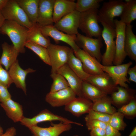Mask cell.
Listing matches in <instances>:
<instances>
[{
	"label": "cell",
	"mask_w": 136,
	"mask_h": 136,
	"mask_svg": "<svg viewBox=\"0 0 136 136\" xmlns=\"http://www.w3.org/2000/svg\"><path fill=\"white\" fill-rule=\"evenodd\" d=\"M28 29L13 21L5 20L0 29V33L8 36L15 48L19 53L25 51Z\"/></svg>",
	"instance_id": "1"
},
{
	"label": "cell",
	"mask_w": 136,
	"mask_h": 136,
	"mask_svg": "<svg viewBox=\"0 0 136 136\" xmlns=\"http://www.w3.org/2000/svg\"><path fill=\"white\" fill-rule=\"evenodd\" d=\"M98 9H94L80 13L79 28L86 36L101 37L103 29L98 24Z\"/></svg>",
	"instance_id": "2"
},
{
	"label": "cell",
	"mask_w": 136,
	"mask_h": 136,
	"mask_svg": "<svg viewBox=\"0 0 136 136\" xmlns=\"http://www.w3.org/2000/svg\"><path fill=\"white\" fill-rule=\"evenodd\" d=\"M125 3L121 0H110L105 2L98 11L99 22L115 28L114 18L120 17Z\"/></svg>",
	"instance_id": "3"
},
{
	"label": "cell",
	"mask_w": 136,
	"mask_h": 136,
	"mask_svg": "<svg viewBox=\"0 0 136 136\" xmlns=\"http://www.w3.org/2000/svg\"><path fill=\"white\" fill-rule=\"evenodd\" d=\"M1 11L6 20L14 21L28 29L33 25L16 0H8Z\"/></svg>",
	"instance_id": "4"
},
{
	"label": "cell",
	"mask_w": 136,
	"mask_h": 136,
	"mask_svg": "<svg viewBox=\"0 0 136 136\" xmlns=\"http://www.w3.org/2000/svg\"><path fill=\"white\" fill-rule=\"evenodd\" d=\"M103 29L101 37L106 45L105 52L102 55V64L105 66L113 65L115 53L116 32L115 28L103 23H101Z\"/></svg>",
	"instance_id": "5"
},
{
	"label": "cell",
	"mask_w": 136,
	"mask_h": 136,
	"mask_svg": "<svg viewBox=\"0 0 136 136\" xmlns=\"http://www.w3.org/2000/svg\"><path fill=\"white\" fill-rule=\"evenodd\" d=\"M101 37L95 38L90 37L78 33L75 41L80 48L95 58L99 62L101 61L102 55L100 50L103 46Z\"/></svg>",
	"instance_id": "6"
},
{
	"label": "cell",
	"mask_w": 136,
	"mask_h": 136,
	"mask_svg": "<svg viewBox=\"0 0 136 136\" xmlns=\"http://www.w3.org/2000/svg\"><path fill=\"white\" fill-rule=\"evenodd\" d=\"M47 48L51 67V73H56L59 69L67 63L71 48L51 43Z\"/></svg>",
	"instance_id": "7"
},
{
	"label": "cell",
	"mask_w": 136,
	"mask_h": 136,
	"mask_svg": "<svg viewBox=\"0 0 136 136\" xmlns=\"http://www.w3.org/2000/svg\"><path fill=\"white\" fill-rule=\"evenodd\" d=\"M58 121L64 123L74 124L82 126L80 123L74 122L67 118L52 113L47 109H45L33 117L28 118L24 116L20 121L21 124L28 128L37 125L39 123L46 121Z\"/></svg>",
	"instance_id": "8"
},
{
	"label": "cell",
	"mask_w": 136,
	"mask_h": 136,
	"mask_svg": "<svg viewBox=\"0 0 136 136\" xmlns=\"http://www.w3.org/2000/svg\"><path fill=\"white\" fill-rule=\"evenodd\" d=\"M132 62L130 61L124 64L102 67L103 71L107 73L111 78L115 84L116 85L126 88H128L127 82H130L127 78V71Z\"/></svg>",
	"instance_id": "9"
},
{
	"label": "cell",
	"mask_w": 136,
	"mask_h": 136,
	"mask_svg": "<svg viewBox=\"0 0 136 136\" xmlns=\"http://www.w3.org/2000/svg\"><path fill=\"white\" fill-rule=\"evenodd\" d=\"M116 32L115 54L113 62L114 65L122 64L126 56L124 49L126 25L120 20H114Z\"/></svg>",
	"instance_id": "10"
},
{
	"label": "cell",
	"mask_w": 136,
	"mask_h": 136,
	"mask_svg": "<svg viewBox=\"0 0 136 136\" xmlns=\"http://www.w3.org/2000/svg\"><path fill=\"white\" fill-rule=\"evenodd\" d=\"M80 13L75 10L63 17L54 25L58 30L67 34L76 36L79 33Z\"/></svg>",
	"instance_id": "11"
},
{
	"label": "cell",
	"mask_w": 136,
	"mask_h": 136,
	"mask_svg": "<svg viewBox=\"0 0 136 136\" xmlns=\"http://www.w3.org/2000/svg\"><path fill=\"white\" fill-rule=\"evenodd\" d=\"M42 32L46 37H49L52 38L56 43L62 41L70 45L74 51L79 48L75 41L76 36H72L64 33L56 28L54 25L41 26Z\"/></svg>",
	"instance_id": "12"
},
{
	"label": "cell",
	"mask_w": 136,
	"mask_h": 136,
	"mask_svg": "<svg viewBox=\"0 0 136 136\" xmlns=\"http://www.w3.org/2000/svg\"><path fill=\"white\" fill-rule=\"evenodd\" d=\"M74 52L75 56L81 62L83 69L87 73L91 75H95L104 73L102 69V64L82 49L79 48Z\"/></svg>",
	"instance_id": "13"
},
{
	"label": "cell",
	"mask_w": 136,
	"mask_h": 136,
	"mask_svg": "<svg viewBox=\"0 0 136 136\" xmlns=\"http://www.w3.org/2000/svg\"><path fill=\"white\" fill-rule=\"evenodd\" d=\"M76 95L69 87L56 92H49L46 95V102L53 107L64 106L76 97Z\"/></svg>",
	"instance_id": "14"
},
{
	"label": "cell",
	"mask_w": 136,
	"mask_h": 136,
	"mask_svg": "<svg viewBox=\"0 0 136 136\" xmlns=\"http://www.w3.org/2000/svg\"><path fill=\"white\" fill-rule=\"evenodd\" d=\"M51 126L43 127L37 125L28 128L35 136H59L64 132L70 130L72 124L62 122L57 124L52 123Z\"/></svg>",
	"instance_id": "15"
},
{
	"label": "cell",
	"mask_w": 136,
	"mask_h": 136,
	"mask_svg": "<svg viewBox=\"0 0 136 136\" xmlns=\"http://www.w3.org/2000/svg\"><path fill=\"white\" fill-rule=\"evenodd\" d=\"M93 85L107 95H111L117 90L116 85L110 77L106 73L91 75L86 81Z\"/></svg>",
	"instance_id": "16"
},
{
	"label": "cell",
	"mask_w": 136,
	"mask_h": 136,
	"mask_svg": "<svg viewBox=\"0 0 136 136\" xmlns=\"http://www.w3.org/2000/svg\"><path fill=\"white\" fill-rule=\"evenodd\" d=\"M35 71L36 70L30 68L25 70L22 69L20 66L17 60L10 66L8 72L13 83L15 84L17 87L22 89L26 94V76L28 73Z\"/></svg>",
	"instance_id": "17"
},
{
	"label": "cell",
	"mask_w": 136,
	"mask_h": 136,
	"mask_svg": "<svg viewBox=\"0 0 136 136\" xmlns=\"http://www.w3.org/2000/svg\"><path fill=\"white\" fill-rule=\"evenodd\" d=\"M55 0H39L37 22L41 26L53 25V16Z\"/></svg>",
	"instance_id": "18"
},
{
	"label": "cell",
	"mask_w": 136,
	"mask_h": 136,
	"mask_svg": "<svg viewBox=\"0 0 136 136\" xmlns=\"http://www.w3.org/2000/svg\"><path fill=\"white\" fill-rule=\"evenodd\" d=\"M93 104L92 101L85 98L76 97L65 106L64 109L79 117L92 110Z\"/></svg>",
	"instance_id": "19"
},
{
	"label": "cell",
	"mask_w": 136,
	"mask_h": 136,
	"mask_svg": "<svg viewBox=\"0 0 136 136\" xmlns=\"http://www.w3.org/2000/svg\"><path fill=\"white\" fill-rule=\"evenodd\" d=\"M56 73L61 74L64 78L69 87L76 96L82 97V88L83 81L73 72L67 63L59 69Z\"/></svg>",
	"instance_id": "20"
},
{
	"label": "cell",
	"mask_w": 136,
	"mask_h": 136,
	"mask_svg": "<svg viewBox=\"0 0 136 136\" xmlns=\"http://www.w3.org/2000/svg\"><path fill=\"white\" fill-rule=\"evenodd\" d=\"M135 94V89L118 86L117 90L111 95L112 105L119 109L136 97Z\"/></svg>",
	"instance_id": "21"
},
{
	"label": "cell",
	"mask_w": 136,
	"mask_h": 136,
	"mask_svg": "<svg viewBox=\"0 0 136 136\" xmlns=\"http://www.w3.org/2000/svg\"><path fill=\"white\" fill-rule=\"evenodd\" d=\"M76 5V2L74 0H55L53 16L54 23L75 10Z\"/></svg>",
	"instance_id": "22"
},
{
	"label": "cell",
	"mask_w": 136,
	"mask_h": 136,
	"mask_svg": "<svg viewBox=\"0 0 136 136\" xmlns=\"http://www.w3.org/2000/svg\"><path fill=\"white\" fill-rule=\"evenodd\" d=\"M8 117L14 123L20 122L24 117L23 107L19 103L11 98L0 103Z\"/></svg>",
	"instance_id": "23"
},
{
	"label": "cell",
	"mask_w": 136,
	"mask_h": 136,
	"mask_svg": "<svg viewBox=\"0 0 136 136\" xmlns=\"http://www.w3.org/2000/svg\"><path fill=\"white\" fill-rule=\"evenodd\" d=\"M2 53L0 59V64L3 65L7 71L17 59L19 53L13 44L4 42L2 45Z\"/></svg>",
	"instance_id": "24"
},
{
	"label": "cell",
	"mask_w": 136,
	"mask_h": 136,
	"mask_svg": "<svg viewBox=\"0 0 136 136\" xmlns=\"http://www.w3.org/2000/svg\"><path fill=\"white\" fill-rule=\"evenodd\" d=\"M41 27L36 22L33 24L31 28L28 29L26 42L36 44L47 48L51 43L50 41L43 34Z\"/></svg>",
	"instance_id": "25"
},
{
	"label": "cell",
	"mask_w": 136,
	"mask_h": 136,
	"mask_svg": "<svg viewBox=\"0 0 136 136\" xmlns=\"http://www.w3.org/2000/svg\"><path fill=\"white\" fill-rule=\"evenodd\" d=\"M131 24L126 25L124 41V49L126 56L136 61V36L132 30Z\"/></svg>",
	"instance_id": "26"
},
{
	"label": "cell",
	"mask_w": 136,
	"mask_h": 136,
	"mask_svg": "<svg viewBox=\"0 0 136 136\" xmlns=\"http://www.w3.org/2000/svg\"><path fill=\"white\" fill-rule=\"evenodd\" d=\"M30 21L33 24L37 22L39 0H16Z\"/></svg>",
	"instance_id": "27"
},
{
	"label": "cell",
	"mask_w": 136,
	"mask_h": 136,
	"mask_svg": "<svg viewBox=\"0 0 136 136\" xmlns=\"http://www.w3.org/2000/svg\"><path fill=\"white\" fill-rule=\"evenodd\" d=\"M82 97L92 102L108 95L96 87L86 81H83L82 88Z\"/></svg>",
	"instance_id": "28"
},
{
	"label": "cell",
	"mask_w": 136,
	"mask_h": 136,
	"mask_svg": "<svg viewBox=\"0 0 136 136\" xmlns=\"http://www.w3.org/2000/svg\"><path fill=\"white\" fill-rule=\"evenodd\" d=\"M67 63L73 72L83 81H86L91 76L85 71L81 62L75 56L72 48Z\"/></svg>",
	"instance_id": "29"
},
{
	"label": "cell",
	"mask_w": 136,
	"mask_h": 136,
	"mask_svg": "<svg viewBox=\"0 0 136 136\" xmlns=\"http://www.w3.org/2000/svg\"><path fill=\"white\" fill-rule=\"evenodd\" d=\"M125 1V4L120 16V20L126 25L131 24L136 19V0Z\"/></svg>",
	"instance_id": "30"
},
{
	"label": "cell",
	"mask_w": 136,
	"mask_h": 136,
	"mask_svg": "<svg viewBox=\"0 0 136 136\" xmlns=\"http://www.w3.org/2000/svg\"><path fill=\"white\" fill-rule=\"evenodd\" d=\"M92 110L103 113L112 115L117 110L112 106L110 96L108 95L93 102Z\"/></svg>",
	"instance_id": "31"
},
{
	"label": "cell",
	"mask_w": 136,
	"mask_h": 136,
	"mask_svg": "<svg viewBox=\"0 0 136 136\" xmlns=\"http://www.w3.org/2000/svg\"><path fill=\"white\" fill-rule=\"evenodd\" d=\"M25 46L35 52L45 63L50 66L49 55L47 48L40 45L28 42H26Z\"/></svg>",
	"instance_id": "32"
},
{
	"label": "cell",
	"mask_w": 136,
	"mask_h": 136,
	"mask_svg": "<svg viewBox=\"0 0 136 136\" xmlns=\"http://www.w3.org/2000/svg\"><path fill=\"white\" fill-rule=\"evenodd\" d=\"M50 77L53 80L50 92H52L66 89L69 87L64 78L57 73H51Z\"/></svg>",
	"instance_id": "33"
},
{
	"label": "cell",
	"mask_w": 136,
	"mask_h": 136,
	"mask_svg": "<svg viewBox=\"0 0 136 136\" xmlns=\"http://www.w3.org/2000/svg\"><path fill=\"white\" fill-rule=\"evenodd\" d=\"M103 0H78L76 2L75 10L80 13L89 10L98 9L100 3Z\"/></svg>",
	"instance_id": "34"
},
{
	"label": "cell",
	"mask_w": 136,
	"mask_h": 136,
	"mask_svg": "<svg viewBox=\"0 0 136 136\" xmlns=\"http://www.w3.org/2000/svg\"><path fill=\"white\" fill-rule=\"evenodd\" d=\"M123 115L117 111L112 115L108 124L113 128L119 131H123L126 127L127 125L124 121Z\"/></svg>",
	"instance_id": "35"
},
{
	"label": "cell",
	"mask_w": 136,
	"mask_h": 136,
	"mask_svg": "<svg viewBox=\"0 0 136 136\" xmlns=\"http://www.w3.org/2000/svg\"><path fill=\"white\" fill-rule=\"evenodd\" d=\"M117 111L122 113L126 119H134L136 117V97Z\"/></svg>",
	"instance_id": "36"
},
{
	"label": "cell",
	"mask_w": 136,
	"mask_h": 136,
	"mask_svg": "<svg viewBox=\"0 0 136 136\" xmlns=\"http://www.w3.org/2000/svg\"><path fill=\"white\" fill-rule=\"evenodd\" d=\"M87 114L84 118L85 121L95 120L108 124L109 122L111 115L92 110H91Z\"/></svg>",
	"instance_id": "37"
},
{
	"label": "cell",
	"mask_w": 136,
	"mask_h": 136,
	"mask_svg": "<svg viewBox=\"0 0 136 136\" xmlns=\"http://www.w3.org/2000/svg\"><path fill=\"white\" fill-rule=\"evenodd\" d=\"M0 83L8 88L13 83L8 71L4 69L0 64Z\"/></svg>",
	"instance_id": "38"
},
{
	"label": "cell",
	"mask_w": 136,
	"mask_h": 136,
	"mask_svg": "<svg viewBox=\"0 0 136 136\" xmlns=\"http://www.w3.org/2000/svg\"><path fill=\"white\" fill-rule=\"evenodd\" d=\"M85 122L86 127L89 130L96 128L105 129L108 124V123L95 120H89Z\"/></svg>",
	"instance_id": "39"
},
{
	"label": "cell",
	"mask_w": 136,
	"mask_h": 136,
	"mask_svg": "<svg viewBox=\"0 0 136 136\" xmlns=\"http://www.w3.org/2000/svg\"><path fill=\"white\" fill-rule=\"evenodd\" d=\"M11 98L8 88L0 83V103H3Z\"/></svg>",
	"instance_id": "40"
},
{
	"label": "cell",
	"mask_w": 136,
	"mask_h": 136,
	"mask_svg": "<svg viewBox=\"0 0 136 136\" xmlns=\"http://www.w3.org/2000/svg\"><path fill=\"white\" fill-rule=\"evenodd\" d=\"M106 136H121V134L118 130L108 124L105 129Z\"/></svg>",
	"instance_id": "41"
},
{
	"label": "cell",
	"mask_w": 136,
	"mask_h": 136,
	"mask_svg": "<svg viewBox=\"0 0 136 136\" xmlns=\"http://www.w3.org/2000/svg\"><path fill=\"white\" fill-rule=\"evenodd\" d=\"M127 74L129 75V77L128 79L129 81L136 83V65L131 67L128 68Z\"/></svg>",
	"instance_id": "42"
},
{
	"label": "cell",
	"mask_w": 136,
	"mask_h": 136,
	"mask_svg": "<svg viewBox=\"0 0 136 136\" xmlns=\"http://www.w3.org/2000/svg\"><path fill=\"white\" fill-rule=\"evenodd\" d=\"M90 131V136H106L105 129L96 128Z\"/></svg>",
	"instance_id": "43"
},
{
	"label": "cell",
	"mask_w": 136,
	"mask_h": 136,
	"mask_svg": "<svg viewBox=\"0 0 136 136\" xmlns=\"http://www.w3.org/2000/svg\"><path fill=\"white\" fill-rule=\"evenodd\" d=\"M16 134V130L13 127L7 129L5 132L1 136H15Z\"/></svg>",
	"instance_id": "44"
},
{
	"label": "cell",
	"mask_w": 136,
	"mask_h": 136,
	"mask_svg": "<svg viewBox=\"0 0 136 136\" xmlns=\"http://www.w3.org/2000/svg\"><path fill=\"white\" fill-rule=\"evenodd\" d=\"M5 20L1 11H0V29Z\"/></svg>",
	"instance_id": "45"
},
{
	"label": "cell",
	"mask_w": 136,
	"mask_h": 136,
	"mask_svg": "<svg viewBox=\"0 0 136 136\" xmlns=\"http://www.w3.org/2000/svg\"><path fill=\"white\" fill-rule=\"evenodd\" d=\"M8 1V0H0V11L4 7Z\"/></svg>",
	"instance_id": "46"
},
{
	"label": "cell",
	"mask_w": 136,
	"mask_h": 136,
	"mask_svg": "<svg viewBox=\"0 0 136 136\" xmlns=\"http://www.w3.org/2000/svg\"><path fill=\"white\" fill-rule=\"evenodd\" d=\"M128 136H136V126H135Z\"/></svg>",
	"instance_id": "47"
},
{
	"label": "cell",
	"mask_w": 136,
	"mask_h": 136,
	"mask_svg": "<svg viewBox=\"0 0 136 136\" xmlns=\"http://www.w3.org/2000/svg\"><path fill=\"white\" fill-rule=\"evenodd\" d=\"M3 133V129L0 125V136L2 135Z\"/></svg>",
	"instance_id": "48"
},
{
	"label": "cell",
	"mask_w": 136,
	"mask_h": 136,
	"mask_svg": "<svg viewBox=\"0 0 136 136\" xmlns=\"http://www.w3.org/2000/svg\"><path fill=\"white\" fill-rule=\"evenodd\" d=\"M73 136H79L77 135H74Z\"/></svg>",
	"instance_id": "49"
},
{
	"label": "cell",
	"mask_w": 136,
	"mask_h": 136,
	"mask_svg": "<svg viewBox=\"0 0 136 136\" xmlns=\"http://www.w3.org/2000/svg\"><path fill=\"white\" fill-rule=\"evenodd\" d=\"M35 136L33 134L31 136Z\"/></svg>",
	"instance_id": "50"
}]
</instances>
